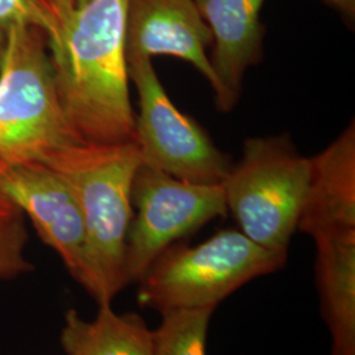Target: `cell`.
Returning a JSON list of instances; mask_svg holds the SVG:
<instances>
[{"instance_id": "obj_1", "label": "cell", "mask_w": 355, "mask_h": 355, "mask_svg": "<svg viewBox=\"0 0 355 355\" xmlns=\"http://www.w3.org/2000/svg\"><path fill=\"white\" fill-rule=\"evenodd\" d=\"M128 0H89L76 7L49 45L66 119L82 142L135 141L125 53Z\"/></svg>"}, {"instance_id": "obj_2", "label": "cell", "mask_w": 355, "mask_h": 355, "mask_svg": "<svg viewBox=\"0 0 355 355\" xmlns=\"http://www.w3.org/2000/svg\"><path fill=\"white\" fill-rule=\"evenodd\" d=\"M74 192L83 216L89 267L98 305L111 303L127 284L124 263L133 218L132 186L142 165L135 141L78 142L49 153L44 161Z\"/></svg>"}, {"instance_id": "obj_3", "label": "cell", "mask_w": 355, "mask_h": 355, "mask_svg": "<svg viewBox=\"0 0 355 355\" xmlns=\"http://www.w3.org/2000/svg\"><path fill=\"white\" fill-rule=\"evenodd\" d=\"M0 61V167L42 162L82 142L60 101L48 35L33 26L6 31Z\"/></svg>"}, {"instance_id": "obj_4", "label": "cell", "mask_w": 355, "mask_h": 355, "mask_svg": "<svg viewBox=\"0 0 355 355\" xmlns=\"http://www.w3.org/2000/svg\"><path fill=\"white\" fill-rule=\"evenodd\" d=\"M287 253L271 252L236 229L193 246H171L137 280L139 304L159 313L216 308L250 280L275 272Z\"/></svg>"}, {"instance_id": "obj_5", "label": "cell", "mask_w": 355, "mask_h": 355, "mask_svg": "<svg viewBox=\"0 0 355 355\" xmlns=\"http://www.w3.org/2000/svg\"><path fill=\"white\" fill-rule=\"evenodd\" d=\"M311 159L288 133L250 137L223 182L228 212L249 240L288 253L304 207Z\"/></svg>"}, {"instance_id": "obj_6", "label": "cell", "mask_w": 355, "mask_h": 355, "mask_svg": "<svg viewBox=\"0 0 355 355\" xmlns=\"http://www.w3.org/2000/svg\"><path fill=\"white\" fill-rule=\"evenodd\" d=\"M128 73L139 95L135 144L142 165L190 183L221 184L233 162L207 130L168 98L152 60L128 64Z\"/></svg>"}, {"instance_id": "obj_7", "label": "cell", "mask_w": 355, "mask_h": 355, "mask_svg": "<svg viewBox=\"0 0 355 355\" xmlns=\"http://www.w3.org/2000/svg\"><path fill=\"white\" fill-rule=\"evenodd\" d=\"M136 214L128 230L127 284L140 279L153 262L182 239L228 215L221 184H198L141 165L132 186Z\"/></svg>"}, {"instance_id": "obj_8", "label": "cell", "mask_w": 355, "mask_h": 355, "mask_svg": "<svg viewBox=\"0 0 355 355\" xmlns=\"http://www.w3.org/2000/svg\"><path fill=\"white\" fill-rule=\"evenodd\" d=\"M0 184L29 217L41 241L61 257L70 275L96 302L83 216L69 184L44 162L0 167Z\"/></svg>"}, {"instance_id": "obj_9", "label": "cell", "mask_w": 355, "mask_h": 355, "mask_svg": "<svg viewBox=\"0 0 355 355\" xmlns=\"http://www.w3.org/2000/svg\"><path fill=\"white\" fill-rule=\"evenodd\" d=\"M211 46L212 33L195 0H128V64L155 55L175 57L192 64L215 89Z\"/></svg>"}, {"instance_id": "obj_10", "label": "cell", "mask_w": 355, "mask_h": 355, "mask_svg": "<svg viewBox=\"0 0 355 355\" xmlns=\"http://www.w3.org/2000/svg\"><path fill=\"white\" fill-rule=\"evenodd\" d=\"M265 0H195L212 33L209 62L215 73L216 108L230 112L240 101L248 70L263 58Z\"/></svg>"}, {"instance_id": "obj_11", "label": "cell", "mask_w": 355, "mask_h": 355, "mask_svg": "<svg viewBox=\"0 0 355 355\" xmlns=\"http://www.w3.org/2000/svg\"><path fill=\"white\" fill-rule=\"evenodd\" d=\"M309 159V186L297 230L312 239L355 230L354 121Z\"/></svg>"}, {"instance_id": "obj_12", "label": "cell", "mask_w": 355, "mask_h": 355, "mask_svg": "<svg viewBox=\"0 0 355 355\" xmlns=\"http://www.w3.org/2000/svg\"><path fill=\"white\" fill-rule=\"evenodd\" d=\"M316 282L331 355H355V230L320 234Z\"/></svg>"}, {"instance_id": "obj_13", "label": "cell", "mask_w": 355, "mask_h": 355, "mask_svg": "<svg viewBox=\"0 0 355 355\" xmlns=\"http://www.w3.org/2000/svg\"><path fill=\"white\" fill-rule=\"evenodd\" d=\"M61 345L67 355H154L153 330L145 320L133 312L116 313L111 303L99 305L92 320L67 311Z\"/></svg>"}, {"instance_id": "obj_14", "label": "cell", "mask_w": 355, "mask_h": 355, "mask_svg": "<svg viewBox=\"0 0 355 355\" xmlns=\"http://www.w3.org/2000/svg\"><path fill=\"white\" fill-rule=\"evenodd\" d=\"M215 308L177 309L161 313L153 330L154 355H207V331Z\"/></svg>"}, {"instance_id": "obj_15", "label": "cell", "mask_w": 355, "mask_h": 355, "mask_svg": "<svg viewBox=\"0 0 355 355\" xmlns=\"http://www.w3.org/2000/svg\"><path fill=\"white\" fill-rule=\"evenodd\" d=\"M28 232L24 215L0 218V279H13L35 270L26 258Z\"/></svg>"}, {"instance_id": "obj_16", "label": "cell", "mask_w": 355, "mask_h": 355, "mask_svg": "<svg viewBox=\"0 0 355 355\" xmlns=\"http://www.w3.org/2000/svg\"><path fill=\"white\" fill-rule=\"evenodd\" d=\"M16 26H33L42 29L49 45L58 42L61 31L44 0H0V28L8 31Z\"/></svg>"}, {"instance_id": "obj_17", "label": "cell", "mask_w": 355, "mask_h": 355, "mask_svg": "<svg viewBox=\"0 0 355 355\" xmlns=\"http://www.w3.org/2000/svg\"><path fill=\"white\" fill-rule=\"evenodd\" d=\"M60 26L61 35L76 10V0H44ZM61 38V36H60ZM60 41V40H58ZM57 44V42H55Z\"/></svg>"}, {"instance_id": "obj_18", "label": "cell", "mask_w": 355, "mask_h": 355, "mask_svg": "<svg viewBox=\"0 0 355 355\" xmlns=\"http://www.w3.org/2000/svg\"><path fill=\"white\" fill-rule=\"evenodd\" d=\"M333 8L343 13L347 19H354L355 0H325Z\"/></svg>"}, {"instance_id": "obj_19", "label": "cell", "mask_w": 355, "mask_h": 355, "mask_svg": "<svg viewBox=\"0 0 355 355\" xmlns=\"http://www.w3.org/2000/svg\"><path fill=\"white\" fill-rule=\"evenodd\" d=\"M16 214H20L19 208L13 204L12 200L8 198V195L4 192L0 184V218L10 217Z\"/></svg>"}, {"instance_id": "obj_20", "label": "cell", "mask_w": 355, "mask_h": 355, "mask_svg": "<svg viewBox=\"0 0 355 355\" xmlns=\"http://www.w3.org/2000/svg\"><path fill=\"white\" fill-rule=\"evenodd\" d=\"M6 41H7V33H6V31H3L0 28V61H1L3 53H4V49H6Z\"/></svg>"}, {"instance_id": "obj_21", "label": "cell", "mask_w": 355, "mask_h": 355, "mask_svg": "<svg viewBox=\"0 0 355 355\" xmlns=\"http://www.w3.org/2000/svg\"><path fill=\"white\" fill-rule=\"evenodd\" d=\"M86 1H89V0H76V7H80V6H83Z\"/></svg>"}]
</instances>
